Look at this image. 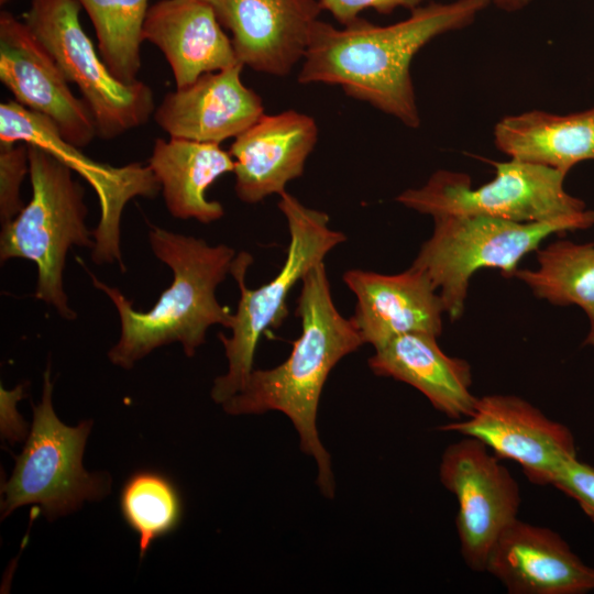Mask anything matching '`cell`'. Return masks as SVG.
Returning a JSON list of instances; mask_svg holds the SVG:
<instances>
[{
  "instance_id": "6da1fadb",
  "label": "cell",
  "mask_w": 594,
  "mask_h": 594,
  "mask_svg": "<svg viewBox=\"0 0 594 594\" xmlns=\"http://www.w3.org/2000/svg\"><path fill=\"white\" fill-rule=\"evenodd\" d=\"M490 3L432 2L385 26L359 18L337 29L318 20L297 81L340 86L349 97L416 129L421 119L410 74L415 55L437 36L473 23Z\"/></svg>"
},
{
  "instance_id": "7a4b0ae2",
  "label": "cell",
  "mask_w": 594,
  "mask_h": 594,
  "mask_svg": "<svg viewBox=\"0 0 594 594\" xmlns=\"http://www.w3.org/2000/svg\"><path fill=\"white\" fill-rule=\"evenodd\" d=\"M295 315L301 332L285 361L272 369L253 370L243 388L222 404L228 415L279 411L289 418L300 450L317 465L320 493L332 498L336 481L331 455L317 428L320 397L333 367L364 344L350 318L337 309L324 262L301 279Z\"/></svg>"
},
{
  "instance_id": "3957f363",
  "label": "cell",
  "mask_w": 594,
  "mask_h": 594,
  "mask_svg": "<svg viewBox=\"0 0 594 594\" xmlns=\"http://www.w3.org/2000/svg\"><path fill=\"white\" fill-rule=\"evenodd\" d=\"M153 254L172 273V284L147 311L133 308L117 287L98 279L89 270L94 286L113 302L120 319V338L109 350L110 362L131 370L153 350L179 343L188 358L206 342L212 326L230 329L233 314L216 296L217 287L231 274L235 250L153 226L148 233Z\"/></svg>"
},
{
  "instance_id": "277c9868",
  "label": "cell",
  "mask_w": 594,
  "mask_h": 594,
  "mask_svg": "<svg viewBox=\"0 0 594 594\" xmlns=\"http://www.w3.org/2000/svg\"><path fill=\"white\" fill-rule=\"evenodd\" d=\"M277 207L289 233L286 258L277 275L251 289L245 284V275L252 256L241 252L233 262L231 274L238 283L240 299L233 314L231 336L219 334L228 371L215 378L211 388V398L220 405L245 385L254 370V355L262 334L277 328L288 315L286 301L293 287L346 240L343 232L330 228L326 212L305 206L287 191L279 195Z\"/></svg>"
},
{
  "instance_id": "5b68a950",
  "label": "cell",
  "mask_w": 594,
  "mask_h": 594,
  "mask_svg": "<svg viewBox=\"0 0 594 594\" xmlns=\"http://www.w3.org/2000/svg\"><path fill=\"white\" fill-rule=\"evenodd\" d=\"M30 201L1 224L0 260H30L36 264L35 298L52 306L66 320L77 315L68 302L63 273L72 246L94 248L86 224L85 190L73 170L42 147L28 143Z\"/></svg>"
},
{
  "instance_id": "8992f818",
  "label": "cell",
  "mask_w": 594,
  "mask_h": 594,
  "mask_svg": "<svg viewBox=\"0 0 594 594\" xmlns=\"http://www.w3.org/2000/svg\"><path fill=\"white\" fill-rule=\"evenodd\" d=\"M431 237L425 241L411 266L433 283L451 321L465 309L472 276L481 268H497L512 278L521 258L538 251L554 233L594 226V210L543 222H514L483 216L433 217Z\"/></svg>"
},
{
  "instance_id": "52a82bcc",
  "label": "cell",
  "mask_w": 594,
  "mask_h": 594,
  "mask_svg": "<svg viewBox=\"0 0 594 594\" xmlns=\"http://www.w3.org/2000/svg\"><path fill=\"white\" fill-rule=\"evenodd\" d=\"M52 392L46 369L42 399L33 405L31 432L1 488L2 519L21 506L36 505L53 520L78 509L86 501L102 498L110 490L109 475L89 473L82 465L92 421L76 427L63 424L54 411Z\"/></svg>"
},
{
  "instance_id": "ba28073f",
  "label": "cell",
  "mask_w": 594,
  "mask_h": 594,
  "mask_svg": "<svg viewBox=\"0 0 594 594\" xmlns=\"http://www.w3.org/2000/svg\"><path fill=\"white\" fill-rule=\"evenodd\" d=\"M494 179L473 188L465 173L439 169L419 188L396 201L432 218L443 215L483 216L514 222H543L579 215L585 202L564 188L565 174L510 158L492 162Z\"/></svg>"
},
{
  "instance_id": "9c48e42d",
  "label": "cell",
  "mask_w": 594,
  "mask_h": 594,
  "mask_svg": "<svg viewBox=\"0 0 594 594\" xmlns=\"http://www.w3.org/2000/svg\"><path fill=\"white\" fill-rule=\"evenodd\" d=\"M80 8L78 0H31L23 21L78 87L97 135L112 140L148 121L154 92L141 80L125 84L112 75L80 24Z\"/></svg>"
},
{
  "instance_id": "30bf717a",
  "label": "cell",
  "mask_w": 594,
  "mask_h": 594,
  "mask_svg": "<svg viewBox=\"0 0 594 594\" xmlns=\"http://www.w3.org/2000/svg\"><path fill=\"white\" fill-rule=\"evenodd\" d=\"M15 142L42 147L91 185L101 210L100 220L92 230L91 260L97 265L118 263L124 272L120 248L123 209L133 198H154L161 190L148 164L112 166L97 162L67 142L50 119L9 100L0 105V143Z\"/></svg>"
},
{
  "instance_id": "8fae6325",
  "label": "cell",
  "mask_w": 594,
  "mask_h": 594,
  "mask_svg": "<svg viewBox=\"0 0 594 594\" xmlns=\"http://www.w3.org/2000/svg\"><path fill=\"white\" fill-rule=\"evenodd\" d=\"M439 479L458 504L455 530L462 559L472 571L485 572L495 541L518 518L519 485L483 442L465 436L444 449Z\"/></svg>"
},
{
  "instance_id": "7c38bea8",
  "label": "cell",
  "mask_w": 594,
  "mask_h": 594,
  "mask_svg": "<svg viewBox=\"0 0 594 594\" xmlns=\"http://www.w3.org/2000/svg\"><path fill=\"white\" fill-rule=\"evenodd\" d=\"M440 430L480 440L499 460L518 463L535 485H551L559 468L576 458L571 430L516 395L477 397L469 417L446 424Z\"/></svg>"
},
{
  "instance_id": "4fadbf2b",
  "label": "cell",
  "mask_w": 594,
  "mask_h": 594,
  "mask_svg": "<svg viewBox=\"0 0 594 594\" xmlns=\"http://www.w3.org/2000/svg\"><path fill=\"white\" fill-rule=\"evenodd\" d=\"M0 80L19 105L50 119L73 145L82 148L98 136L91 112L52 54L9 11L0 13Z\"/></svg>"
},
{
  "instance_id": "5bb4252c",
  "label": "cell",
  "mask_w": 594,
  "mask_h": 594,
  "mask_svg": "<svg viewBox=\"0 0 594 594\" xmlns=\"http://www.w3.org/2000/svg\"><path fill=\"white\" fill-rule=\"evenodd\" d=\"M231 32L237 58L251 69L283 77L304 58L323 11L318 0H204Z\"/></svg>"
},
{
  "instance_id": "9a60e30c",
  "label": "cell",
  "mask_w": 594,
  "mask_h": 594,
  "mask_svg": "<svg viewBox=\"0 0 594 594\" xmlns=\"http://www.w3.org/2000/svg\"><path fill=\"white\" fill-rule=\"evenodd\" d=\"M342 278L356 299L350 319L363 343L377 348L405 333L441 334L443 301L422 271L410 266L386 275L358 268Z\"/></svg>"
},
{
  "instance_id": "2e32d148",
  "label": "cell",
  "mask_w": 594,
  "mask_h": 594,
  "mask_svg": "<svg viewBox=\"0 0 594 594\" xmlns=\"http://www.w3.org/2000/svg\"><path fill=\"white\" fill-rule=\"evenodd\" d=\"M485 572L509 594H584L594 591V568L554 530L515 519L495 541Z\"/></svg>"
},
{
  "instance_id": "e0dca14e",
  "label": "cell",
  "mask_w": 594,
  "mask_h": 594,
  "mask_svg": "<svg viewBox=\"0 0 594 594\" xmlns=\"http://www.w3.org/2000/svg\"><path fill=\"white\" fill-rule=\"evenodd\" d=\"M318 141L315 119L296 110L263 114L239 134L229 153L234 161V190L245 204L286 191L304 174Z\"/></svg>"
},
{
  "instance_id": "ac0fdd59",
  "label": "cell",
  "mask_w": 594,
  "mask_h": 594,
  "mask_svg": "<svg viewBox=\"0 0 594 594\" xmlns=\"http://www.w3.org/2000/svg\"><path fill=\"white\" fill-rule=\"evenodd\" d=\"M242 64L206 73L164 96L156 124L170 138L220 144L237 138L265 112L262 98L241 79Z\"/></svg>"
},
{
  "instance_id": "d6986e66",
  "label": "cell",
  "mask_w": 594,
  "mask_h": 594,
  "mask_svg": "<svg viewBox=\"0 0 594 594\" xmlns=\"http://www.w3.org/2000/svg\"><path fill=\"white\" fill-rule=\"evenodd\" d=\"M143 41L165 56L176 88L237 64L231 38L204 0H160L147 10Z\"/></svg>"
},
{
  "instance_id": "ffe728a7",
  "label": "cell",
  "mask_w": 594,
  "mask_h": 594,
  "mask_svg": "<svg viewBox=\"0 0 594 594\" xmlns=\"http://www.w3.org/2000/svg\"><path fill=\"white\" fill-rule=\"evenodd\" d=\"M437 338L425 332L395 337L374 348L367 364L375 375L415 387L438 411L460 420L472 414L477 400L471 392V366L447 355Z\"/></svg>"
},
{
  "instance_id": "44dd1931",
  "label": "cell",
  "mask_w": 594,
  "mask_h": 594,
  "mask_svg": "<svg viewBox=\"0 0 594 594\" xmlns=\"http://www.w3.org/2000/svg\"><path fill=\"white\" fill-rule=\"evenodd\" d=\"M148 166L174 218L207 224L224 216L223 206L206 196L220 176L234 170L232 156L219 144L170 136L156 139Z\"/></svg>"
},
{
  "instance_id": "7402d4cb",
  "label": "cell",
  "mask_w": 594,
  "mask_h": 594,
  "mask_svg": "<svg viewBox=\"0 0 594 594\" xmlns=\"http://www.w3.org/2000/svg\"><path fill=\"white\" fill-rule=\"evenodd\" d=\"M494 142L510 158L566 175L578 163L594 160V108L562 116L531 110L504 117L494 127Z\"/></svg>"
},
{
  "instance_id": "603a6c76",
  "label": "cell",
  "mask_w": 594,
  "mask_h": 594,
  "mask_svg": "<svg viewBox=\"0 0 594 594\" xmlns=\"http://www.w3.org/2000/svg\"><path fill=\"white\" fill-rule=\"evenodd\" d=\"M536 253L537 268H518L514 277L539 299L582 308L590 322L583 344L594 348V243L560 239Z\"/></svg>"
},
{
  "instance_id": "cb8c5ba5",
  "label": "cell",
  "mask_w": 594,
  "mask_h": 594,
  "mask_svg": "<svg viewBox=\"0 0 594 594\" xmlns=\"http://www.w3.org/2000/svg\"><path fill=\"white\" fill-rule=\"evenodd\" d=\"M96 32L98 53L112 75L125 84L138 80L142 30L148 0H78Z\"/></svg>"
},
{
  "instance_id": "d4e9b609",
  "label": "cell",
  "mask_w": 594,
  "mask_h": 594,
  "mask_svg": "<svg viewBox=\"0 0 594 594\" xmlns=\"http://www.w3.org/2000/svg\"><path fill=\"white\" fill-rule=\"evenodd\" d=\"M119 505L125 524L139 538L140 557L179 526L184 506L175 483L153 470H138L123 483Z\"/></svg>"
},
{
  "instance_id": "484cf974",
  "label": "cell",
  "mask_w": 594,
  "mask_h": 594,
  "mask_svg": "<svg viewBox=\"0 0 594 594\" xmlns=\"http://www.w3.org/2000/svg\"><path fill=\"white\" fill-rule=\"evenodd\" d=\"M29 173V146L25 142L0 143V221L12 220L24 207L20 189Z\"/></svg>"
},
{
  "instance_id": "4316f807",
  "label": "cell",
  "mask_w": 594,
  "mask_h": 594,
  "mask_svg": "<svg viewBox=\"0 0 594 594\" xmlns=\"http://www.w3.org/2000/svg\"><path fill=\"white\" fill-rule=\"evenodd\" d=\"M551 485L573 498L594 521V466L570 459L559 468Z\"/></svg>"
},
{
  "instance_id": "83f0119b",
  "label": "cell",
  "mask_w": 594,
  "mask_h": 594,
  "mask_svg": "<svg viewBox=\"0 0 594 594\" xmlns=\"http://www.w3.org/2000/svg\"><path fill=\"white\" fill-rule=\"evenodd\" d=\"M322 10L328 11L341 25L345 26L360 18L365 9L381 14H391L398 8L414 10L427 0H318Z\"/></svg>"
},
{
  "instance_id": "f1b7e54d",
  "label": "cell",
  "mask_w": 594,
  "mask_h": 594,
  "mask_svg": "<svg viewBox=\"0 0 594 594\" xmlns=\"http://www.w3.org/2000/svg\"><path fill=\"white\" fill-rule=\"evenodd\" d=\"M532 0H491L493 4L506 12H515L527 7Z\"/></svg>"
}]
</instances>
